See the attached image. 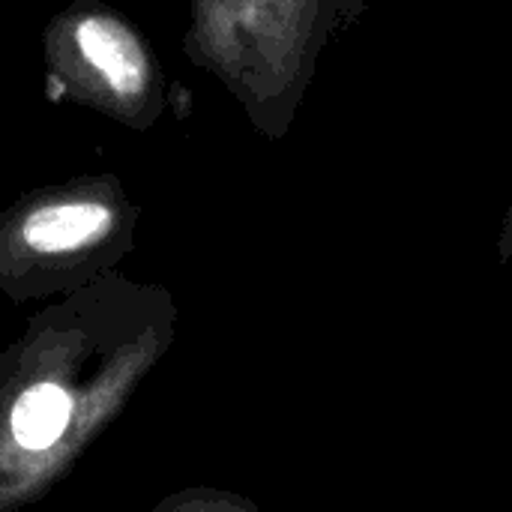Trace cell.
I'll list each match as a JSON object with an SVG mask.
<instances>
[{
  "instance_id": "6da1fadb",
  "label": "cell",
  "mask_w": 512,
  "mask_h": 512,
  "mask_svg": "<svg viewBox=\"0 0 512 512\" xmlns=\"http://www.w3.org/2000/svg\"><path fill=\"white\" fill-rule=\"evenodd\" d=\"M369 0H189L183 54L213 75L267 141H282L321 54Z\"/></svg>"
},
{
  "instance_id": "7a4b0ae2",
  "label": "cell",
  "mask_w": 512,
  "mask_h": 512,
  "mask_svg": "<svg viewBox=\"0 0 512 512\" xmlns=\"http://www.w3.org/2000/svg\"><path fill=\"white\" fill-rule=\"evenodd\" d=\"M45 81L54 99L90 108L132 132L168 108V78L147 36L102 0H75L42 27Z\"/></svg>"
},
{
  "instance_id": "3957f363",
  "label": "cell",
  "mask_w": 512,
  "mask_h": 512,
  "mask_svg": "<svg viewBox=\"0 0 512 512\" xmlns=\"http://www.w3.org/2000/svg\"><path fill=\"white\" fill-rule=\"evenodd\" d=\"M141 210L114 171L39 186L0 210V267H75L129 249Z\"/></svg>"
},
{
  "instance_id": "277c9868",
  "label": "cell",
  "mask_w": 512,
  "mask_h": 512,
  "mask_svg": "<svg viewBox=\"0 0 512 512\" xmlns=\"http://www.w3.org/2000/svg\"><path fill=\"white\" fill-rule=\"evenodd\" d=\"M69 417H72V399L63 387L57 384H33L27 387L15 408H12V435L15 441L24 447V450H48L54 447L66 426H69Z\"/></svg>"
},
{
  "instance_id": "5b68a950",
  "label": "cell",
  "mask_w": 512,
  "mask_h": 512,
  "mask_svg": "<svg viewBox=\"0 0 512 512\" xmlns=\"http://www.w3.org/2000/svg\"><path fill=\"white\" fill-rule=\"evenodd\" d=\"M498 246H501V258H510L512 255V198H510L507 213H504V228H501V240H498Z\"/></svg>"
}]
</instances>
